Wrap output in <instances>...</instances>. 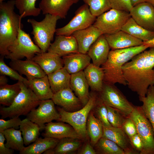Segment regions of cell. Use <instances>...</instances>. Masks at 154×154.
Here are the masks:
<instances>
[{
  "label": "cell",
  "mask_w": 154,
  "mask_h": 154,
  "mask_svg": "<svg viewBox=\"0 0 154 154\" xmlns=\"http://www.w3.org/2000/svg\"><path fill=\"white\" fill-rule=\"evenodd\" d=\"M64 67L70 74L84 70L91 63V59L87 54L74 53L62 58Z\"/></svg>",
  "instance_id": "cell-25"
},
{
  "label": "cell",
  "mask_w": 154,
  "mask_h": 154,
  "mask_svg": "<svg viewBox=\"0 0 154 154\" xmlns=\"http://www.w3.org/2000/svg\"><path fill=\"white\" fill-rule=\"evenodd\" d=\"M121 30L143 42L154 38V31L147 30L138 24L131 17L122 27Z\"/></svg>",
  "instance_id": "cell-30"
},
{
  "label": "cell",
  "mask_w": 154,
  "mask_h": 154,
  "mask_svg": "<svg viewBox=\"0 0 154 154\" xmlns=\"http://www.w3.org/2000/svg\"><path fill=\"white\" fill-rule=\"evenodd\" d=\"M81 145L80 139L71 137H65L60 139L54 148L55 154H67L77 150Z\"/></svg>",
  "instance_id": "cell-36"
},
{
  "label": "cell",
  "mask_w": 154,
  "mask_h": 154,
  "mask_svg": "<svg viewBox=\"0 0 154 154\" xmlns=\"http://www.w3.org/2000/svg\"><path fill=\"white\" fill-rule=\"evenodd\" d=\"M129 13L131 17L145 29L154 31V7L144 2L133 7Z\"/></svg>",
  "instance_id": "cell-13"
},
{
  "label": "cell",
  "mask_w": 154,
  "mask_h": 154,
  "mask_svg": "<svg viewBox=\"0 0 154 154\" xmlns=\"http://www.w3.org/2000/svg\"><path fill=\"white\" fill-rule=\"evenodd\" d=\"M60 139L52 137H39L32 144L25 147L20 154H41L47 150L54 148Z\"/></svg>",
  "instance_id": "cell-28"
},
{
  "label": "cell",
  "mask_w": 154,
  "mask_h": 154,
  "mask_svg": "<svg viewBox=\"0 0 154 154\" xmlns=\"http://www.w3.org/2000/svg\"><path fill=\"white\" fill-rule=\"evenodd\" d=\"M112 8L129 12L133 7L131 0H109Z\"/></svg>",
  "instance_id": "cell-45"
},
{
  "label": "cell",
  "mask_w": 154,
  "mask_h": 154,
  "mask_svg": "<svg viewBox=\"0 0 154 154\" xmlns=\"http://www.w3.org/2000/svg\"><path fill=\"white\" fill-rule=\"evenodd\" d=\"M132 145L139 154H143V145L140 137L137 133L130 138Z\"/></svg>",
  "instance_id": "cell-46"
},
{
  "label": "cell",
  "mask_w": 154,
  "mask_h": 154,
  "mask_svg": "<svg viewBox=\"0 0 154 154\" xmlns=\"http://www.w3.org/2000/svg\"><path fill=\"white\" fill-rule=\"evenodd\" d=\"M44 129V131L42 134L44 137H50L59 139L65 137L82 139L71 125L64 122H51L47 123L45 124Z\"/></svg>",
  "instance_id": "cell-18"
},
{
  "label": "cell",
  "mask_w": 154,
  "mask_h": 154,
  "mask_svg": "<svg viewBox=\"0 0 154 154\" xmlns=\"http://www.w3.org/2000/svg\"><path fill=\"white\" fill-rule=\"evenodd\" d=\"M24 145L27 146L39 138L41 128L27 117L22 120L19 126Z\"/></svg>",
  "instance_id": "cell-31"
},
{
  "label": "cell",
  "mask_w": 154,
  "mask_h": 154,
  "mask_svg": "<svg viewBox=\"0 0 154 154\" xmlns=\"http://www.w3.org/2000/svg\"><path fill=\"white\" fill-rule=\"evenodd\" d=\"M110 48L104 35L102 34L91 46L87 54L93 64L100 67L107 61Z\"/></svg>",
  "instance_id": "cell-21"
},
{
  "label": "cell",
  "mask_w": 154,
  "mask_h": 154,
  "mask_svg": "<svg viewBox=\"0 0 154 154\" xmlns=\"http://www.w3.org/2000/svg\"><path fill=\"white\" fill-rule=\"evenodd\" d=\"M6 140L5 143L7 147L19 152L25 146L20 130L11 128L4 130L3 132Z\"/></svg>",
  "instance_id": "cell-33"
},
{
  "label": "cell",
  "mask_w": 154,
  "mask_h": 154,
  "mask_svg": "<svg viewBox=\"0 0 154 154\" xmlns=\"http://www.w3.org/2000/svg\"><path fill=\"white\" fill-rule=\"evenodd\" d=\"M21 90L19 82L12 85L8 84L0 86V104L6 106H10Z\"/></svg>",
  "instance_id": "cell-34"
},
{
  "label": "cell",
  "mask_w": 154,
  "mask_h": 154,
  "mask_svg": "<svg viewBox=\"0 0 154 154\" xmlns=\"http://www.w3.org/2000/svg\"><path fill=\"white\" fill-rule=\"evenodd\" d=\"M80 154H96L97 153L89 143H86L78 153Z\"/></svg>",
  "instance_id": "cell-48"
},
{
  "label": "cell",
  "mask_w": 154,
  "mask_h": 154,
  "mask_svg": "<svg viewBox=\"0 0 154 154\" xmlns=\"http://www.w3.org/2000/svg\"><path fill=\"white\" fill-rule=\"evenodd\" d=\"M145 1L150 4L154 7V0H145Z\"/></svg>",
  "instance_id": "cell-53"
},
{
  "label": "cell",
  "mask_w": 154,
  "mask_h": 154,
  "mask_svg": "<svg viewBox=\"0 0 154 154\" xmlns=\"http://www.w3.org/2000/svg\"><path fill=\"white\" fill-rule=\"evenodd\" d=\"M139 98L143 103L141 107L152 126L154 134V85L149 87L145 97Z\"/></svg>",
  "instance_id": "cell-35"
},
{
  "label": "cell",
  "mask_w": 154,
  "mask_h": 154,
  "mask_svg": "<svg viewBox=\"0 0 154 154\" xmlns=\"http://www.w3.org/2000/svg\"><path fill=\"white\" fill-rule=\"evenodd\" d=\"M104 35L112 50L138 46L143 44L142 40L122 30L113 34Z\"/></svg>",
  "instance_id": "cell-19"
},
{
  "label": "cell",
  "mask_w": 154,
  "mask_h": 154,
  "mask_svg": "<svg viewBox=\"0 0 154 154\" xmlns=\"http://www.w3.org/2000/svg\"><path fill=\"white\" fill-rule=\"evenodd\" d=\"M91 111L87 119L86 129L88 135L90 140V143L94 146L103 136V125L101 121Z\"/></svg>",
  "instance_id": "cell-32"
},
{
  "label": "cell",
  "mask_w": 154,
  "mask_h": 154,
  "mask_svg": "<svg viewBox=\"0 0 154 154\" xmlns=\"http://www.w3.org/2000/svg\"><path fill=\"white\" fill-rule=\"evenodd\" d=\"M106 105L107 110L108 120L112 126L121 127L126 117L114 108Z\"/></svg>",
  "instance_id": "cell-42"
},
{
  "label": "cell",
  "mask_w": 154,
  "mask_h": 154,
  "mask_svg": "<svg viewBox=\"0 0 154 154\" xmlns=\"http://www.w3.org/2000/svg\"><path fill=\"white\" fill-rule=\"evenodd\" d=\"M99 93L106 105L118 110L125 117L129 116L135 106L114 84L104 81L102 89Z\"/></svg>",
  "instance_id": "cell-7"
},
{
  "label": "cell",
  "mask_w": 154,
  "mask_h": 154,
  "mask_svg": "<svg viewBox=\"0 0 154 154\" xmlns=\"http://www.w3.org/2000/svg\"><path fill=\"white\" fill-rule=\"evenodd\" d=\"M21 121L19 117L10 118V119L8 120L1 118L0 132H3L4 130L11 128H18L20 125Z\"/></svg>",
  "instance_id": "cell-43"
},
{
  "label": "cell",
  "mask_w": 154,
  "mask_h": 154,
  "mask_svg": "<svg viewBox=\"0 0 154 154\" xmlns=\"http://www.w3.org/2000/svg\"><path fill=\"white\" fill-rule=\"evenodd\" d=\"M4 56H1L0 73L1 74L9 76L12 79L21 82L27 85L28 80L20 75L15 70L8 66L4 60Z\"/></svg>",
  "instance_id": "cell-41"
},
{
  "label": "cell",
  "mask_w": 154,
  "mask_h": 154,
  "mask_svg": "<svg viewBox=\"0 0 154 154\" xmlns=\"http://www.w3.org/2000/svg\"><path fill=\"white\" fill-rule=\"evenodd\" d=\"M32 60L37 63L47 75L64 67L61 57L47 51L36 54Z\"/></svg>",
  "instance_id": "cell-22"
},
{
  "label": "cell",
  "mask_w": 154,
  "mask_h": 154,
  "mask_svg": "<svg viewBox=\"0 0 154 154\" xmlns=\"http://www.w3.org/2000/svg\"><path fill=\"white\" fill-rule=\"evenodd\" d=\"M94 114L102 122L103 126H112L108 119L107 110L106 105L98 95L96 105L93 108Z\"/></svg>",
  "instance_id": "cell-40"
},
{
  "label": "cell",
  "mask_w": 154,
  "mask_h": 154,
  "mask_svg": "<svg viewBox=\"0 0 154 154\" xmlns=\"http://www.w3.org/2000/svg\"><path fill=\"white\" fill-rule=\"evenodd\" d=\"M47 52L63 57L71 54L78 52V44L76 39L72 35H56Z\"/></svg>",
  "instance_id": "cell-16"
},
{
  "label": "cell",
  "mask_w": 154,
  "mask_h": 154,
  "mask_svg": "<svg viewBox=\"0 0 154 154\" xmlns=\"http://www.w3.org/2000/svg\"><path fill=\"white\" fill-rule=\"evenodd\" d=\"M89 6L92 14L97 17L112 8L109 0H82Z\"/></svg>",
  "instance_id": "cell-39"
},
{
  "label": "cell",
  "mask_w": 154,
  "mask_h": 154,
  "mask_svg": "<svg viewBox=\"0 0 154 154\" xmlns=\"http://www.w3.org/2000/svg\"><path fill=\"white\" fill-rule=\"evenodd\" d=\"M89 86L83 71L71 74L70 88L79 98L83 106L89 101Z\"/></svg>",
  "instance_id": "cell-24"
},
{
  "label": "cell",
  "mask_w": 154,
  "mask_h": 154,
  "mask_svg": "<svg viewBox=\"0 0 154 154\" xmlns=\"http://www.w3.org/2000/svg\"><path fill=\"white\" fill-rule=\"evenodd\" d=\"M96 151L101 154H125L123 150L112 141L102 137L94 146Z\"/></svg>",
  "instance_id": "cell-37"
},
{
  "label": "cell",
  "mask_w": 154,
  "mask_h": 154,
  "mask_svg": "<svg viewBox=\"0 0 154 154\" xmlns=\"http://www.w3.org/2000/svg\"><path fill=\"white\" fill-rule=\"evenodd\" d=\"M131 1L133 7L145 2V0H131Z\"/></svg>",
  "instance_id": "cell-51"
},
{
  "label": "cell",
  "mask_w": 154,
  "mask_h": 154,
  "mask_svg": "<svg viewBox=\"0 0 154 154\" xmlns=\"http://www.w3.org/2000/svg\"><path fill=\"white\" fill-rule=\"evenodd\" d=\"M98 96L95 93H91L87 103L81 109L75 111L69 112L62 108H58V111L60 116L58 121L70 124L82 139H86L88 135L86 129L88 117L95 106Z\"/></svg>",
  "instance_id": "cell-5"
},
{
  "label": "cell",
  "mask_w": 154,
  "mask_h": 154,
  "mask_svg": "<svg viewBox=\"0 0 154 154\" xmlns=\"http://www.w3.org/2000/svg\"><path fill=\"white\" fill-rule=\"evenodd\" d=\"M131 17L129 12L111 8L97 17L93 25L102 34H110L120 30Z\"/></svg>",
  "instance_id": "cell-8"
},
{
  "label": "cell",
  "mask_w": 154,
  "mask_h": 154,
  "mask_svg": "<svg viewBox=\"0 0 154 154\" xmlns=\"http://www.w3.org/2000/svg\"><path fill=\"white\" fill-rule=\"evenodd\" d=\"M102 33L93 25L74 32L72 35L76 39L78 52L87 54L90 47Z\"/></svg>",
  "instance_id": "cell-20"
},
{
  "label": "cell",
  "mask_w": 154,
  "mask_h": 154,
  "mask_svg": "<svg viewBox=\"0 0 154 154\" xmlns=\"http://www.w3.org/2000/svg\"><path fill=\"white\" fill-rule=\"evenodd\" d=\"M122 69L128 88L139 98L145 97L149 87L154 85V48L137 54Z\"/></svg>",
  "instance_id": "cell-1"
},
{
  "label": "cell",
  "mask_w": 154,
  "mask_h": 154,
  "mask_svg": "<svg viewBox=\"0 0 154 154\" xmlns=\"http://www.w3.org/2000/svg\"><path fill=\"white\" fill-rule=\"evenodd\" d=\"M121 128L129 138L137 133L135 124L129 116L125 117Z\"/></svg>",
  "instance_id": "cell-44"
},
{
  "label": "cell",
  "mask_w": 154,
  "mask_h": 154,
  "mask_svg": "<svg viewBox=\"0 0 154 154\" xmlns=\"http://www.w3.org/2000/svg\"><path fill=\"white\" fill-rule=\"evenodd\" d=\"M102 137L116 143L123 150L125 154H139L134 149L130 138L121 127L104 126Z\"/></svg>",
  "instance_id": "cell-15"
},
{
  "label": "cell",
  "mask_w": 154,
  "mask_h": 154,
  "mask_svg": "<svg viewBox=\"0 0 154 154\" xmlns=\"http://www.w3.org/2000/svg\"><path fill=\"white\" fill-rule=\"evenodd\" d=\"M47 76L54 94L62 90L70 88L71 74L64 67Z\"/></svg>",
  "instance_id": "cell-29"
},
{
  "label": "cell",
  "mask_w": 154,
  "mask_h": 154,
  "mask_svg": "<svg viewBox=\"0 0 154 154\" xmlns=\"http://www.w3.org/2000/svg\"><path fill=\"white\" fill-rule=\"evenodd\" d=\"M60 19L58 16L47 14L40 21L33 19L27 20L32 27L31 34L33 36L34 41L42 52L47 51L56 33L57 21Z\"/></svg>",
  "instance_id": "cell-6"
},
{
  "label": "cell",
  "mask_w": 154,
  "mask_h": 154,
  "mask_svg": "<svg viewBox=\"0 0 154 154\" xmlns=\"http://www.w3.org/2000/svg\"><path fill=\"white\" fill-rule=\"evenodd\" d=\"M6 140L3 132H0V154H13L14 150L9 148L6 146L5 141Z\"/></svg>",
  "instance_id": "cell-47"
},
{
  "label": "cell",
  "mask_w": 154,
  "mask_h": 154,
  "mask_svg": "<svg viewBox=\"0 0 154 154\" xmlns=\"http://www.w3.org/2000/svg\"><path fill=\"white\" fill-rule=\"evenodd\" d=\"M37 0H15V6L20 15H24V17L29 16L37 17L40 13V8L36 7Z\"/></svg>",
  "instance_id": "cell-38"
},
{
  "label": "cell",
  "mask_w": 154,
  "mask_h": 154,
  "mask_svg": "<svg viewBox=\"0 0 154 154\" xmlns=\"http://www.w3.org/2000/svg\"><path fill=\"white\" fill-rule=\"evenodd\" d=\"M27 86L41 101L52 99L54 94L47 75L40 78L28 79Z\"/></svg>",
  "instance_id": "cell-26"
},
{
  "label": "cell",
  "mask_w": 154,
  "mask_h": 154,
  "mask_svg": "<svg viewBox=\"0 0 154 154\" xmlns=\"http://www.w3.org/2000/svg\"><path fill=\"white\" fill-rule=\"evenodd\" d=\"M83 71L91 89L95 92H100L103 87L104 79V73L102 67L91 63Z\"/></svg>",
  "instance_id": "cell-27"
},
{
  "label": "cell",
  "mask_w": 154,
  "mask_h": 154,
  "mask_svg": "<svg viewBox=\"0 0 154 154\" xmlns=\"http://www.w3.org/2000/svg\"><path fill=\"white\" fill-rule=\"evenodd\" d=\"M9 64L12 68L26 76L28 79L40 78L46 75L40 66L32 59L11 60Z\"/></svg>",
  "instance_id": "cell-23"
},
{
  "label": "cell",
  "mask_w": 154,
  "mask_h": 154,
  "mask_svg": "<svg viewBox=\"0 0 154 154\" xmlns=\"http://www.w3.org/2000/svg\"><path fill=\"white\" fill-rule=\"evenodd\" d=\"M148 47L143 44L138 46L112 50L106 62L101 66L104 73V81L115 84L127 85L122 68L134 56Z\"/></svg>",
  "instance_id": "cell-3"
},
{
  "label": "cell",
  "mask_w": 154,
  "mask_h": 154,
  "mask_svg": "<svg viewBox=\"0 0 154 154\" xmlns=\"http://www.w3.org/2000/svg\"><path fill=\"white\" fill-rule=\"evenodd\" d=\"M5 0H0V3L3 2V1Z\"/></svg>",
  "instance_id": "cell-54"
},
{
  "label": "cell",
  "mask_w": 154,
  "mask_h": 154,
  "mask_svg": "<svg viewBox=\"0 0 154 154\" xmlns=\"http://www.w3.org/2000/svg\"><path fill=\"white\" fill-rule=\"evenodd\" d=\"M15 0L0 3V54L5 56L9 54L8 47L16 39L24 15L14 11Z\"/></svg>",
  "instance_id": "cell-2"
},
{
  "label": "cell",
  "mask_w": 154,
  "mask_h": 154,
  "mask_svg": "<svg viewBox=\"0 0 154 154\" xmlns=\"http://www.w3.org/2000/svg\"><path fill=\"white\" fill-rule=\"evenodd\" d=\"M143 44L147 46L148 48H154V38L149 41L143 42Z\"/></svg>",
  "instance_id": "cell-50"
},
{
  "label": "cell",
  "mask_w": 154,
  "mask_h": 154,
  "mask_svg": "<svg viewBox=\"0 0 154 154\" xmlns=\"http://www.w3.org/2000/svg\"><path fill=\"white\" fill-rule=\"evenodd\" d=\"M8 80L6 76L1 74L0 76V86L5 85L7 84Z\"/></svg>",
  "instance_id": "cell-49"
},
{
  "label": "cell",
  "mask_w": 154,
  "mask_h": 154,
  "mask_svg": "<svg viewBox=\"0 0 154 154\" xmlns=\"http://www.w3.org/2000/svg\"><path fill=\"white\" fill-rule=\"evenodd\" d=\"M129 116L135 123L137 134L143 145V154H154V134L152 126L141 106H135Z\"/></svg>",
  "instance_id": "cell-10"
},
{
  "label": "cell",
  "mask_w": 154,
  "mask_h": 154,
  "mask_svg": "<svg viewBox=\"0 0 154 154\" xmlns=\"http://www.w3.org/2000/svg\"><path fill=\"white\" fill-rule=\"evenodd\" d=\"M79 0H41L39 8L44 15L47 14L65 19L71 6Z\"/></svg>",
  "instance_id": "cell-14"
},
{
  "label": "cell",
  "mask_w": 154,
  "mask_h": 154,
  "mask_svg": "<svg viewBox=\"0 0 154 154\" xmlns=\"http://www.w3.org/2000/svg\"><path fill=\"white\" fill-rule=\"evenodd\" d=\"M19 82L21 91L10 106L1 108V118L27 116L38 106L41 101L31 88L23 82Z\"/></svg>",
  "instance_id": "cell-4"
},
{
  "label": "cell",
  "mask_w": 154,
  "mask_h": 154,
  "mask_svg": "<svg viewBox=\"0 0 154 154\" xmlns=\"http://www.w3.org/2000/svg\"><path fill=\"white\" fill-rule=\"evenodd\" d=\"M43 154H55L54 148L48 149L44 152Z\"/></svg>",
  "instance_id": "cell-52"
},
{
  "label": "cell",
  "mask_w": 154,
  "mask_h": 154,
  "mask_svg": "<svg viewBox=\"0 0 154 154\" xmlns=\"http://www.w3.org/2000/svg\"><path fill=\"white\" fill-rule=\"evenodd\" d=\"M72 91L70 88L62 90L54 93L51 99L55 104L67 111H76L81 109L83 106Z\"/></svg>",
  "instance_id": "cell-17"
},
{
  "label": "cell",
  "mask_w": 154,
  "mask_h": 154,
  "mask_svg": "<svg viewBox=\"0 0 154 154\" xmlns=\"http://www.w3.org/2000/svg\"><path fill=\"white\" fill-rule=\"evenodd\" d=\"M20 27L17 38L8 48V54L5 58L11 60L20 59L25 57L32 59L35 55L42 52L40 48L33 41L29 34Z\"/></svg>",
  "instance_id": "cell-9"
},
{
  "label": "cell",
  "mask_w": 154,
  "mask_h": 154,
  "mask_svg": "<svg viewBox=\"0 0 154 154\" xmlns=\"http://www.w3.org/2000/svg\"><path fill=\"white\" fill-rule=\"evenodd\" d=\"M54 104L51 99L41 101L38 107L28 114L27 118L44 129L46 124L53 120L58 121L60 118Z\"/></svg>",
  "instance_id": "cell-12"
},
{
  "label": "cell",
  "mask_w": 154,
  "mask_h": 154,
  "mask_svg": "<svg viewBox=\"0 0 154 154\" xmlns=\"http://www.w3.org/2000/svg\"><path fill=\"white\" fill-rule=\"evenodd\" d=\"M96 17L91 13L88 6L84 3L75 11V15L66 25L57 29L56 35L69 36L74 32L86 29L93 25Z\"/></svg>",
  "instance_id": "cell-11"
}]
</instances>
